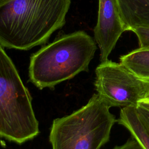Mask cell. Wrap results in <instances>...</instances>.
Returning a JSON list of instances; mask_svg holds the SVG:
<instances>
[{"label": "cell", "instance_id": "cell-1", "mask_svg": "<svg viewBox=\"0 0 149 149\" xmlns=\"http://www.w3.org/2000/svg\"><path fill=\"white\" fill-rule=\"evenodd\" d=\"M71 0H11L0 6V44L29 50L65 23Z\"/></svg>", "mask_w": 149, "mask_h": 149}, {"label": "cell", "instance_id": "cell-2", "mask_svg": "<svg viewBox=\"0 0 149 149\" xmlns=\"http://www.w3.org/2000/svg\"><path fill=\"white\" fill-rule=\"evenodd\" d=\"M96 50L95 40L84 31L63 35L31 55L29 80L39 89L54 88L87 72Z\"/></svg>", "mask_w": 149, "mask_h": 149}, {"label": "cell", "instance_id": "cell-3", "mask_svg": "<svg viewBox=\"0 0 149 149\" xmlns=\"http://www.w3.org/2000/svg\"><path fill=\"white\" fill-rule=\"evenodd\" d=\"M39 133L31 94L0 44V138L20 145Z\"/></svg>", "mask_w": 149, "mask_h": 149}, {"label": "cell", "instance_id": "cell-4", "mask_svg": "<svg viewBox=\"0 0 149 149\" xmlns=\"http://www.w3.org/2000/svg\"><path fill=\"white\" fill-rule=\"evenodd\" d=\"M109 109L94 94L80 109L54 120L49 136L52 149H100L116 122Z\"/></svg>", "mask_w": 149, "mask_h": 149}, {"label": "cell", "instance_id": "cell-5", "mask_svg": "<svg viewBox=\"0 0 149 149\" xmlns=\"http://www.w3.org/2000/svg\"><path fill=\"white\" fill-rule=\"evenodd\" d=\"M94 86L109 108L136 107L145 95L140 79L120 62L108 59L96 68Z\"/></svg>", "mask_w": 149, "mask_h": 149}, {"label": "cell", "instance_id": "cell-6", "mask_svg": "<svg viewBox=\"0 0 149 149\" xmlns=\"http://www.w3.org/2000/svg\"><path fill=\"white\" fill-rule=\"evenodd\" d=\"M125 31L127 30L122 20L117 0H98V17L94 34L100 48L101 62L108 60Z\"/></svg>", "mask_w": 149, "mask_h": 149}, {"label": "cell", "instance_id": "cell-7", "mask_svg": "<svg viewBox=\"0 0 149 149\" xmlns=\"http://www.w3.org/2000/svg\"><path fill=\"white\" fill-rule=\"evenodd\" d=\"M127 31L134 27H149V0H117Z\"/></svg>", "mask_w": 149, "mask_h": 149}, {"label": "cell", "instance_id": "cell-8", "mask_svg": "<svg viewBox=\"0 0 149 149\" xmlns=\"http://www.w3.org/2000/svg\"><path fill=\"white\" fill-rule=\"evenodd\" d=\"M116 122L128 130L144 149H149V133L140 120L136 107L121 108Z\"/></svg>", "mask_w": 149, "mask_h": 149}, {"label": "cell", "instance_id": "cell-9", "mask_svg": "<svg viewBox=\"0 0 149 149\" xmlns=\"http://www.w3.org/2000/svg\"><path fill=\"white\" fill-rule=\"evenodd\" d=\"M120 63L140 79H149V48H139L119 58Z\"/></svg>", "mask_w": 149, "mask_h": 149}, {"label": "cell", "instance_id": "cell-10", "mask_svg": "<svg viewBox=\"0 0 149 149\" xmlns=\"http://www.w3.org/2000/svg\"><path fill=\"white\" fill-rule=\"evenodd\" d=\"M137 116L149 133V102L141 100L136 106Z\"/></svg>", "mask_w": 149, "mask_h": 149}, {"label": "cell", "instance_id": "cell-11", "mask_svg": "<svg viewBox=\"0 0 149 149\" xmlns=\"http://www.w3.org/2000/svg\"><path fill=\"white\" fill-rule=\"evenodd\" d=\"M136 35L139 48H149V27H138L130 30Z\"/></svg>", "mask_w": 149, "mask_h": 149}, {"label": "cell", "instance_id": "cell-12", "mask_svg": "<svg viewBox=\"0 0 149 149\" xmlns=\"http://www.w3.org/2000/svg\"><path fill=\"white\" fill-rule=\"evenodd\" d=\"M113 149H144L141 144L132 136L129 138L124 144L116 146Z\"/></svg>", "mask_w": 149, "mask_h": 149}, {"label": "cell", "instance_id": "cell-13", "mask_svg": "<svg viewBox=\"0 0 149 149\" xmlns=\"http://www.w3.org/2000/svg\"><path fill=\"white\" fill-rule=\"evenodd\" d=\"M141 80L142 81L145 95L149 94V79H141Z\"/></svg>", "mask_w": 149, "mask_h": 149}, {"label": "cell", "instance_id": "cell-14", "mask_svg": "<svg viewBox=\"0 0 149 149\" xmlns=\"http://www.w3.org/2000/svg\"><path fill=\"white\" fill-rule=\"evenodd\" d=\"M11 0H0V6L6 4V3L9 2V1H10Z\"/></svg>", "mask_w": 149, "mask_h": 149}, {"label": "cell", "instance_id": "cell-15", "mask_svg": "<svg viewBox=\"0 0 149 149\" xmlns=\"http://www.w3.org/2000/svg\"><path fill=\"white\" fill-rule=\"evenodd\" d=\"M143 101H145L147 102H149V94H146L144 95V98L141 100ZM141 101V100H140Z\"/></svg>", "mask_w": 149, "mask_h": 149}]
</instances>
